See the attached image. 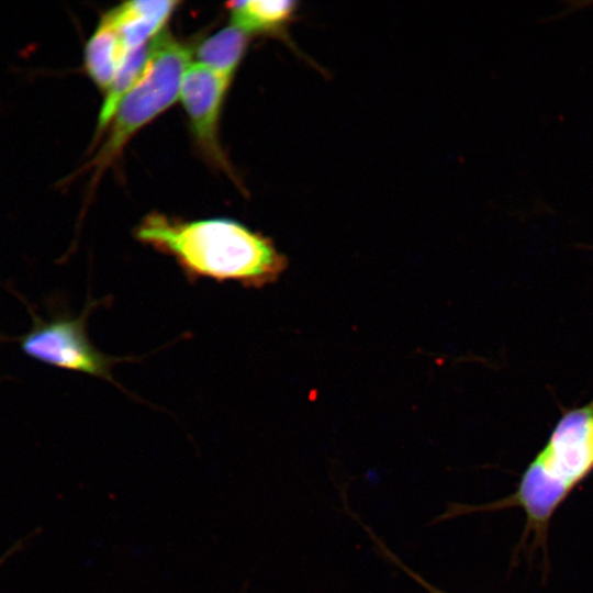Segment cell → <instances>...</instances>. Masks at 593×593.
Listing matches in <instances>:
<instances>
[{
    "label": "cell",
    "mask_w": 593,
    "mask_h": 593,
    "mask_svg": "<svg viewBox=\"0 0 593 593\" xmlns=\"http://www.w3.org/2000/svg\"><path fill=\"white\" fill-rule=\"evenodd\" d=\"M135 237L171 256L190 282L209 278L260 288L276 281L287 266L269 238L231 219L183 221L152 213Z\"/></svg>",
    "instance_id": "obj_1"
},
{
    "label": "cell",
    "mask_w": 593,
    "mask_h": 593,
    "mask_svg": "<svg viewBox=\"0 0 593 593\" xmlns=\"http://www.w3.org/2000/svg\"><path fill=\"white\" fill-rule=\"evenodd\" d=\"M593 472V399L567 410L556 423L544 447L525 469L516 491L505 500L448 510V517L466 512L521 506L526 534L535 541L546 539L549 521L572 490Z\"/></svg>",
    "instance_id": "obj_2"
},
{
    "label": "cell",
    "mask_w": 593,
    "mask_h": 593,
    "mask_svg": "<svg viewBox=\"0 0 593 593\" xmlns=\"http://www.w3.org/2000/svg\"><path fill=\"white\" fill-rule=\"evenodd\" d=\"M191 55L187 46L167 34L153 40L152 56L143 77L120 102L108 137L86 165V169H93L94 182L130 138L177 100Z\"/></svg>",
    "instance_id": "obj_3"
},
{
    "label": "cell",
    "mask_w": 593,
    "mask_h": 593,
    "mask_svg": "<svg viewBox=\"0 0 593 593\" xmlns=\"http://www.w3.org/2000/svg\"><path fill=\"white\" fill-rule=\"evenodd\" d=\"M100 303L87 302L80 315L55 316L44 321L34 316L32 328L21 338V348L29 357L41 362L101 378L119 385L113 379V365L126 361L99 351L88 338L87 320ZM123 390L122 387L119 385Z\"/></svg>",
    "instance_id": "obj_4"
},
{
    "label": "cell",
    "mask_w": 593,
    "mask_h": 593,
    "mask_svg": "<svg viewBox=\"0 0 593 593\" xmlns=\"http://www.w3.org/2000/svg\"><path fill=\"white\" fill-rule=\"evenodd\" d=\"M231 80L199 63L192 64L183 74L179 93L198 144L224 168L227 165L219 143L217 126Z\"/></svg>",
    "instance_id": "obj_5"
},
{
    "label": "cell",
    "mask_w": 593,
    "mask_h": 593,
    "mask_svg": "<svg viewBox=\"0 0 593 593\" xmlns=\"http://www.w3.org/2000/svg\"><path fill=\"white\" fill-rule=\"evenodd\" d=\"M177 5V1L136 0L109 11L125 51L130 52L154 40Z\"/></svg>",
    "instance_id": "obj_6"
},
{
    "label": "cell",
    "mask_w": 593,
    "mask_h": 593,
    "mask_svg": "<svg viewBox=\"0 0 593 593\" xmlns=\"http://www.w3.org/2000/svg\"><path fill=\"white\" fill-rule=\"evenodd\" d=\"M126 53L115 22L108 12L85 46V70L100 89L107 91Z\"/></svg>",
    "instance_id": "obj_7"
},
{
    "label": "cell",
    "mask_w": 593,
    "mask_h": 593,
    "mask_svg": "<svg viewBox=\"0 0 593 593\" xmlns=\"http://www.w3.org/2000/svg\"><path fill=\"white\" fill-rule=\"evenodd\" d=\"M232 23L245 33L276 32L293 16L295 2L288 0H250L227 3Z\"/></svg>",
    "instance_id": "obj_8"
},
{
    "label": "cell",
    "mask_w": 593,
    "mask_h": 593,
    "mask_svg": "<svg viewBox=\"0 0 593 593\" xmlns=\"http://www.w3.org/2000/svg\"><path fill=\"white\" fill-rule=\"evenodd\" d=\"M153 51V40L126 53L113 81L107 90L101 111L99 113L96 136L111 122L120 102L125 94L143 77Z\"/></svg>",
    "instance_id": "obj_9"
},
{
    "label": "cell",
    "mask_w": 593,
    "mask_h": 593,
    "mask_svg": "<svg viewBox=\"0 0 593 593\" xmlns=\"http://www.w3.org/2000/svg\"><path fill=\"white\" fill-rule=\"evenodd\" d=\"M248 34L231 25L204 40L197 48L199 64L232 79L246 51Z\"/></svg>",
    "instance_id": "obj_10"
},
{
    "label": "cell",
    "mask_w": 593,
    "mask_h": 593,
    "mask_svg": "<svg viewBox=\"0 0 593 593\" xmlns=\"http://www.w3.org/2000/svg\"><path fill=\"white\" fill-rule=\"evenodd\" d=\"M401 567L406 570L414 579H416V581L418 583H421L424 588H426V590L429 592V593H446V592H443L436 588H434L433 585H430L428 582L424 581L419 575L413 573L411 570H409L407 568H405L404 566L401 564Z\"/></svg>",
    "instance_id": "obj_11"
},
{
    "label": "cell",
    "mask_w": 593,
    "mask_h": 593,
    "mask_svg": "<svg viewBox=\"0 0 593 593\" xmlns=\"http://www.w3.org/2000/svg\"><path fill=\"white\" fill-rule=\"evenodd\" d=\"M579 4H581V7H584V5H593V2L592 1H589V2H579Z\"/></svg>",
    "instance_id": "obj_12"
}]
</instances>
